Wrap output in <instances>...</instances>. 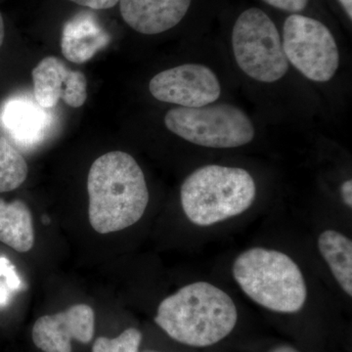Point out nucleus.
Wrapping results in <instances>:
<instances>
[{"label": "nucleus", "instance_id": "obj_1", "mask_svg": "<svg viewBox=\"0 0 352 352\" xmlns=\"http://www.w3.org/2000/svg\"><path fill=\"white\" fill-rule=\"evenodd\" d=\"M88 217L96 232L124 230L141 219L149 203L144 173L127 153L99 157L87 176Z\"/></svg>", "mask_w": 352, "mask_h": 352}, {"label": "nucleus", "instance_id": "obj_2", "mask_svg": "<svg viewBox=\"0 0 352 352\" xmlns=\"http://www.w3.org/2000/svg\"><path fill=\"white\" fill-rule=\"evenodd\" d=\"M238 310L231 296L208 282H195L164 298L155 322L171 339L193 347L214 346L235 328Z\"/></svg>", "mask_w": 352, "mask_h": 352}, {"label": "nucleus", "instance_id": "obj_3", "mask_svg": "<svg viewBox=\"0 0 352 352\" xmlns=\"http://www.w3.org/2000/svg\"><path fill=\"white\" fill-rule=\"evenodd\" d=\"M232 273L245 295L271 311L296 314L307 302L302 270L284 252L252 248L235 259Z\"/></svg>", "mask_w": 352, "mask_h": 352}, {"label": "nucleus", "instance_id": "obj_4", "mask_svg": "<svg viewBox=\"0 0 352 352\" xmlns=\"http://www.w3.org/2000/svg\"><path fill=\"white\" fill-rule=\"evenodd\" d=\"M256 196V182L249 171L217 164L192 173L180 190L183 212L198 226H214L242 214Z\"/></svg>", "mask_w": 352, "mask_h": 352}, {"label": "nucleus", "instance_id": "obj_5", "mask_svg": "<svg viewBox=\"0 0 352 352\" xmlns=\"http://www.w3.org/2000/svg\"><path fill=\"white\" fill-rule=\"evenodd\" d=\"M164 124L188 142L217 149L249 144L256 134L247 113L227 103L171 109L164 117Z\"/></svg>", "mask_w": 352, "mask_h": 352}, {"label": "nucleus", "instance_id": "obj_6", "mask_svg": "<svg viewBox=\"0 0 352 352\" xmlns=\"http://www.w3.org/2000/svg\"><path fill=\"white\" fill-rule=\"evenodd\" d=\"M232 47L238 66L258 82H277L288 72L279 32L261 9L252 7L238 17L233 27Z\"/></svg>", "mask_w": 352, "mask_h": 352}, {"label": "nucleus", "instance_id": "obj_7", "mask_svg": "<svg viewBox=\"0 0 352 352\" xmlns=\"http://www.w3.org/2000/svg\"><path fill=\"white\" fill-rule=\"evenodd\" d=\"M283 50L288 62L308 80L326 82L340 66V52L330 30L320 21L293 14L283 25Z\"/></svg>", "mask_w": 352, "mask_h": 352}, {"label": "nucleus", "instance_id": "obj_8", "mask_svg": "<svg viewBox=\"0 0 352 352\" xmlns=\"http://www.w3.org/2000/svg\"><path fill=\"white\" fill-rule=\"evenodd\" d=\"M149 89L157 100L185 108L210 105L221 94L217 75L201 64H184L164 69L152 78Z\"/></svg>", "mask_w": 352, "mask_h": 352}, {"label": "nucleus", "instance_id": "obj_9", "mask_svg": "<svg viewBox=\"0 0 352 352\" xmlns=\"http://www.w3.org/2000/svg\"><path fill=\"white\" fill-rule=\"evenodd\" d=\"M95 315L87 305H76L38 318L32 328V342L43 352H72V340L88 344L94 339Z\"/></svg>", "mask_w": 352, "mask_h": 352}, {"label": "nucleus", "instance_id": "obj_10", "mask_svg": "<svg viewBox=\"0 0 352 352\" xmlns=\"http://www.w3.org/2000/svg\"><path fill=\"white\" fill-rule=\"evenodd\" d=\"M192 0H120L122 19L134 31L157 34L173 29L188 12Z\"/></svg>", "mask_w": 352, "mask_h": 352}, {"label": "nucleus", "instance_id": "obj_11", "mask_svg": "<svg viewBox=\"0 0 352 352\" xmlns=\"http://www.w3.org/2000/svg\"><path fill=\"white\" fill-rule=\"evenodd\" d=\"M4 129L16 144L32 148L45 138L50 127V116L32 99L17 96L6 102L1 111Z\"/></svg>", "mask_w": 352, "mask_h": 352}, {"label": "nucleus", "instance_id": "obj_12", "mask_svg": "<svg viewBox=\"0 0 352 352\" xmlns=\"http://www.w3.org/2000/svg\"><path fill=\"white\" fill-rule=\"evenodd\" d=\"M110 41L108 32L92 14H78L65 25L61 50L67 60L82 64L105 48Z\"/></svg>", "mask_w": 352, "mask_h": 352}, {"label": "nucleus", "instance_id": "obj_13", "mask_svg": "<svg viewBox=\"0 0 352 352\" xmlns=\"http://www.w3.org/2000/svg\"><path fill=\"white\" fill-rule=\"evenodd\" d=\"M0 242L19 252L31 251L34 247L32 212L25 201L7 203L0 198Z\"/></svg>", "mask_w": 352, "mask_h": 352}, {"label": "nucleus", "instance_id": "obj_14", "mask_svg": "<svg viewBox=\"0 0 352 352\" xmlns=\"http://www.w3.org/2000/svg\"><path fill=\"white\" fill-rule=\"evenodd\" d=\"M69 71L63 61L54 56L44 58L32 69L34 96L41 108L50 110L63 99Z\"/></svg>", "mask_w": 352, "mask_h": 352}, {"label": "nucleus", "instance_id": "obj_15", "mask_svg": "<svg viewBox=\"0 0 352 352\" xmlns=\"http://www.w3.org/2000/svg\"><path fill=\"white\" fill-rule=\"evenodd\" d=\"M318 249L331 272L347 296H352V242L344 234L325 230L318 238Z\"/></svg>", "mask_w": 352, "mask_h": 352}, {"label": "nucleus", "instance_id": "obj_16", "mask_svg": "<svg viewBox=\"0 0 352 352\" xmlns=\"http://www.w3.org/2000/svg\"><path fill=\"white\" fill-rule=\"evenodd\" d=\"M24 157L6 138H0V193L20 187L28 176Z\"/></svg>", "mask_w": 352, "mask_h": 352}, {"label": "nucleus", "instance_id": "obj_17", "mask_svg": "<svg viewBox=\"0 0 352 352\" xmlns=\"http://www.w3.org/2000/svg\"><path fill=\"white\" fill-rule=\"evenodd\" d=\"M142 333L135 328H129L118 337H100L95 340L92 352H139Z\"/></svg>", "mask_w": 352, "mask_h": 352}, {"label": "nucleus", "instance_id": "obj_18", "mask_svg": "<svg viewBox=\"0 0 352 352\" xmlns=\"http://www.w3.org/2000/svg\"><path fill=\"white\" fill-rule=\"evenodd\" d=\"M23 288L24 284L15 265L6 256H0V308L7 307Z\"/></svg>", "mask_w": 352, "mask_h": 352}, {"label": "nucleus", "instance_id": "obj_19", "mask_svg": "<svg viewBox=\"0 0 352 352\" xmlns=\"http://www.w3.org/2000/svg\"><path fill=\"white\" fill-rule=\"evenodd\" d=\"M87 98V80L80 71H69L63 100L72 108L82 107Z\"/></svg>", "mask_w": 352, "mask_h": 352}, {"label": "nucleus", "instance_id": "obj_20", "mask_svg": "<svg viewBox=\"0 0 352 352\" xmlns=\"http://www.w3.org/2000/svg\"><path fill=\"white\" fill-rule=\"evenodd\" d=\"M263 1L275 8L296 13L305 10L309 0H263Z\"/></svg>", "mask_w": 352, "mask_h": 352}, {"label": "nucleus", "instance_id": "obj_21", "mask_svg": "<svg viewBox=\"0 0 352 352\" xmlns=\"http://www.w3.org/2000/svg\"><path fill=\"white\" fill-rule=\"evenodd\" d=\"M69 1L94 10H105L117 6L120 0H69Z\"/></svg>", "mask_w": 352, "mask_h": 352}, {"label": "nucleus", "instance_id": "obj_22", "mask_svg": "<svg viewBox=\"0 0 352 352\" xmlns=\"http://www.w3.org/2000/svg\"><path fill=\"white\" fill-rule=\"evenodd\" d=\"M340 193L344 203L347 207H352V182L351 179L346 180L340 186Z\"/></svg>", "mask_w": 352, "mask_h": 352}, {"label": "nucleus", "instance_id": "obj_23", "mask_svg": "<svg viewBox=\"0 0 352 352\" xmlns=\"http://www.w3.org/2000/svg\"><path fill=\"white\" fill-rule=\"evenodd\" d=\"M340 3L344 7L349 19H352V0H339Z\"/></svg>", "mask_w": 352, "mask_h": 352}, {"label": "nucleus", "instance_id": "obj_24", "mask_svg": "<svg viewBox=\"0 0 352 352\" xmlns=\"http://www.w3.org/2000/svg\"><path fill=\"white\" fill-rule=\"evenodd\" d=\"M4 38H6V24H4L3 16L0 12V47L3 44Z\"/></svg>", "mask_w": 352, "mask_h": 352}, {"label": "nucleus", "instance_id": "obj_25", "mask_svg": "<svg viewBox=\"0 0 352 352\" xmlns=\"http://www.w3.org/2000/svg\"><path fill=\"white\" fill-rule=\"evenodd\" d=\"M271 352H300L296 351L295 347L289 346H282L279 347H276L274 351Z\"/></svg>", "mask_w": 352, "mask_h": 352}, {"label": "nucleus", "instance_id": "obj_26", "mask_svg": "<svg viewBox=\"0 0 352 352\" xmlns=\"http://www.w3.org/2000/svg\"><path fill=\"white\" fill-rule=\"evenodd\" d=\"M145 352H157V351H145Z\"/></svg>", "mask_w": 352, "mask_h": 352}]
</instances>
